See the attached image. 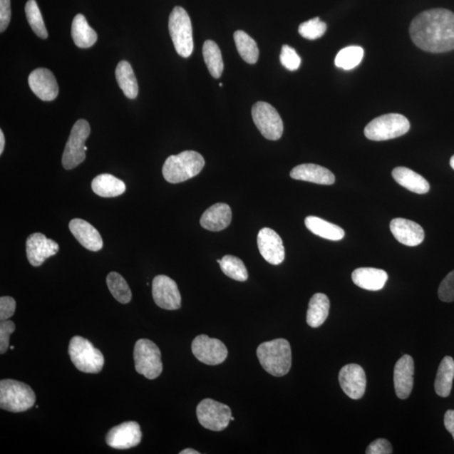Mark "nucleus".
Here are the masks:
<instances>
[{"mask_svg": "<svg viewBox=\"0 0 454 454\" xmlns=\"http://www.w3.org/2000/svg\"><path fill=\"white\" fill-rule=\"evenodd\" d=\"M444 425L454 439V411L448 410L444 416Z\"/></svg>", "mask_w": 454, "mask_h": 454, "instance_id": "nucleus-45", "label": "nucleus"}, {"mask_svg": "<svg viewBox=\"0 0 454 454\" xmlns=\"http://www.w3.org/2000/svg\"><path fill=\"white\" fill-rule=\"evenodd\" d=\"M14 349H15V347H14V346H11V349L13 350Z\"/></svg>", "mask_w": 454, "mask_h": 454, "instance_id": "nucleus-49", "label": "nucleus"}, {"mask_svg": "<svg viewBox=\"0 0 454 454\" xmlns=\"http://www.w3.org/2000/svg\"><path fill=\"white\" fill-rule=\"evenodd\" d=\"M234 41L242 59L247 63L255 64L259 57V50L256 41L243 31H237L234 33Z\"/></svg>", "mask_w": 454, "mask_h": 454, "instance_id": "nucleus-32", "label": "nucleus"}, {"mask_svg": "<svg viewBox=\"0 0 454 454\" xmlns=\"http://www.w3.org/2000/svg\"><path fill=\"white\" fill-rule=\"evenodd\" d=\"M330 301L324 294H315L309 302L306 321L313 329L321 326L329 315Z\"/></svg>", "mask_w": 454, "mask_h": 454, "instance_id": "nucleus-27", "label": "nucleus"}, {"mask_svg": "<svg viewBox=\"0 0 454 454\" xmlns=\"http://www.w3.org/2000/svg\"><path fill=\"white\" fill-rule=\"evenodd\" d=\"M352 279L357 287L371 292H378L385 287L388 274L385 270L359 268L354 271Z\"/></svg>", "mask_w": 454, "mask_h": 454, "instance_id": "nucleus-24", "label": "nucleus"}, {"mask_svg": "<svg viewBox=\"0 0 454 454\" xmlns=\"http://www.w3.org/2000/svg\"><path fill=\"white\" fill-rule=\"evenodd\" d=\"M168 29L177 53L189 58L193 53V29L188 13L184 8L176 6L170 14Z\"/></svg>", "mask_w": 454, "mask_h": 454, "instance_id": "nucleus-6", "label": "nucleus"}, {"mask_svg": "<svg viewBox=\"0 0 454 454\" xmlns=\"http://www.w3.org/2000/svg\"><path fill=\"white\" fill-rule=\"evenodd\" d=\"M36 394L26 383L3 380L0 382V407L11 413H23L36 403Z\"/></svg>", "mask_w": 454, "mask_h": 454, "instance_id": "nucleus-4", "label": "nucleus"}, {"mask_svg": "<svg viewBox=\"0 0 454 454\" xmlns=\"http://www.w3.org/2000/svg\"><path fill=\"white\" fill-rule=\"evenodd\" d=\"M205 165V159L201 154L185 151L167 158L162 167V175L171 184H179L198 175Z\"/></svg>", "mask_w": 454, "mask_h": 454, "instance_id": "nucleus-3", "label": "nucleus"}, {"mask_svg": "<svg viewBox=\"0 0 454 454\" xmlns=\"http://www.w3.org/2000/svg\"><path fill=\"white\" fill-rule=\"evenodd\" d=\"M69 229L79 243L86 249L98 252L102 249L103 239L99 232L82 219H73L69 223Z\"/></svg>", "mask_w": 454, "mask_h": 454, "instance_id": "nucleus-21", "label": "nucleus"}, {"mask_svg": "<svg viewBox=\"0 0 454 454\" xmlns=\"http://www.w3.org/2000/svg\"><path fill=\"white\" fill-rule=\"evenodd\" d=\"M68 353L71 361L79 371L88 373L101 372L105 364L104 355L90 341L75 336L70 341Z\"/></svg>", "mask_w": 454, "mask_h": 454, "instance_id": "nucleus-5", "label": "nucleus"}, {"mask_svg": "<svg viewBox=\"0 0 454 454\" xmlns=\"http://www.w3.org/2000/svg\"><path fill=\"white\" fill-rule=\"evenodd\" d=\"M29 86L41 100L51 101L58 97L59 88L54 74L46 68H37L30 74Z\"/></svg>", "mask_w": 454, "mask_h": 454, "instance_id": "nucleus-18", "label": "nucleus"}, {"mask_svg": "<svg viewBox=\"0 0 454 454\" xmlns=\"http://www.w3.org/2000/svg\"><path fill=\"white\" fill-rule=\"evenodd\" d=\"M364 51L361 46H351L341 49L335 58L336 67L344 70H352L358 67L363 58Z\"/></svg>", "mask_w": 454, "mask_h": 454, "instance_id": "nucleus-36", "label": "nucleus"}, {"mask_svg": "<svg viewBox=\"0 0 454 454\" xmlns=\"http://www.w3.org/2000/svg\"><path fill=\"white\" fill-rule=\"evenodd\" d=\"M142 430L135 421H126L110 430L106 443L111 448L124 450L138 446L142 441Z\"/></svg>", "mask_w": 454, "mask_h": 454, "instance_id": "nucleus-14", "label": "nucleus"}, {"mask_svg": "<svg viewBox=\"0 0 454 454\" xmlns=\"http://www.w3.org/2000/svg\"><path fill=\"white\" fill-rule=\"evenodd\" d=\"M252 116L257 129L266 139L277 140L282 137L283 120L278 111L269 103L257 102L252 108Z\"/></svg>", "mask_w": 454, "mask_h": 454, "instance_id": "nucleus-10", "label": "nucleus"}, {"mask_svg": "<svg viewBox=\"0 0 454 454\" xmlns=\"http://www.w3.org/2000/svg\"><path fill=\"white\" fill-rule=\"evenodd\" d=\"M116 81L128 99L134 100L138 96L139 87L137 78L130 64L121 61L115 69Z\"/></svg>", "mask_w": 454, "mask_h": 454, "instance_id": "nucleus-30", "label": "nucleus"}, {"mask_svg": "<svg viewBox=\"0 0 454 454\" xmlns=\"http://www.w3.org/2000/svg\"><path fill=\"white\" fill-rule=\"evenodd\" d=\"M411 125L406 116L400 114H387L377 117L364 129L368 139L381 142L401 137L409 132Z\"/></svg>", "mask_w": 454, "mask_h": 454, "instance_id": "nucleus-7", "label": "nucleus"}, {"mask_svg": "<svg viewBox=\"0 0 454 454\" xmlns=\"http://www.w3.org/2000/svg\"><path fill=\"white\" fill-rule=\"evenodd\" d=\"M72 36L75 45L79 48H91L98 39L96 32L88 25L86 18L81 14L73 19Z\"/></svg>", "mask_w": 454, "mask_h": 454, "instance_id": "nucleus-28", "label": "nucleus"}, {"mask_svg": "<svg viewBox=\"0 0 454 454\" xmlns=\"http://www.w3.org/2000/svg\"><path fill=\"white\" fill-rule=\"evenodd\" d=\"M92 190L104 198L117 197L125 193L126 187L123 180L109 174L98 175L92 181Z\"/></svg>", "mask_w": 454, "mask_h": 454, "instance_id": "nucleus-26", "label": "nucleus"}, {"mask_svg": "<svg viewBox=\"0 0 454 454\" xmlns=\"http://www.w3.org/2000/svg\"><path fill=\"white\" fill-rule=\"evenodd\" d=\"M196 414L200 424L214 432H222L226 429L232 416L230 407L212 399L200 402Z\"/></svg>", "mask_w": 454, "mask_h": 454, "instance_id": "nucleus-11", "label": "nucleus"}, {"mask_svg": "<svg viewBox=\"0 0 454 454\" xmlns=\"http://www.w3.org/2000/svg\"><path fill=\"white\" fill-rule=\"evenodd\" d=\"M450 166L452 167L453 170H454V155L450 159Z\"/></svg>", "mask_w": 454, "mask_h": 454, "instance_id": "nucleus-48", "label": "nucleus"}, {"mask_svg": "<svg viewBox=\"0 0 454 454\" xmlns=\"http://www.w3.org/2000/svg\"><path fill=\"white\" fill-rule=\"evenodd\" d=\"M4 145H6V139H4L3 130H0V154L4 152Z\"/></svg>", "mask_w": 454, "mask_h": 454, "instance_id": "nucleus-46", "label": "nucleus"}, {"mask_svg": "<svg viewBox=\"0 0 454 454\" xmlns=\"http://www.w3.org/2000/svg\"><path fill=\"white\" fill-rule=\"evenodd\" d=\"M414 44L432 53L454 50V13L446 9H433L421 12L410 26Z\"/></svg>", "mask_w": 454, "mask_h": 454, "instance_id": "nucleus-1", "label": "nucleus"}, {"mask_svg": "<svg viewBox=\"0 0 454 454\" xmlns=\"http://www.w3.org/2000/svg\"><path fill=\"white\" fill-rule=\"evenodd\" d=\"M257 356L265 371L275 377L287 376L292 364V354L287 339L265 341L257 349Z\"/></svg>", "mask_w": 454, "mask_h": 454, "instance_id": "nucleus-2", "label": "nucleus"}, {"mask_svg": "<svg viewBox=\"0 0 454 454\" xmlns=\"http://www.w3.org/2000/svg\"><path fill=\"white\" fill-rule=\"evenodd\" d=\"M294 180L314 182L317 185H331L335 182V176L324 167L312 163L298 165L290 172Z\"/></svg>", "mask_w": 454, "mask_h": 454, "instance_id": "nucleus-23", "label": "nucleus"}, {"mask_svg": "<svg viewBox=\"0 0 454 454\" xmlns=\"http://www.w3.org/2000/svg\"><path fill=\"white\" fill-rule=\"evenodd\" d=\"M257 246L264 259L273 265L282 264L285 257L283 241L277 232L264 227L257 235Z\"/></svg>", "mask_w": 454, "mask_h": 454, "instance_id": "nucleus-17", "label": "nucleus"}, {"mask_svg": "<svg viewBox=\"0 0 454 454\" xmlns=\"http://www.w3.org/2000/svg\"><path fill=\"white\" fill-rule=\"evenodd\" d=\"M326 24L320 20L319 17L302 23L299 26V33L304 38L316 40L320 38L326 31Z\"/></svg>", "mask_w": 454, "mask_h": 454, "instance_id": "nucleus-38", "label": "nucleus"}, {"mask_svg": "<svg viewBox=\"0 0 454 454\" xmlns=\"http://www.w3.org/2000/svg\"><path fill=\"white\" fill-rule=\"evenodd\" d=\"M232 217L230 207L225 203H217L205 210L200 218V225L208 231L220 232L228 227Z\"/></svg>", "mask_w": 454, "mask_h": 454, "instance_id": "nucleus-22", "label": "nucleus"}, {"mask_svg": "<svg viewBox=\"0 0 454 454\" xmlns=\"http://www.w3.org/2000/svg\"><path fill=\"white\" fill-rule=\"evenodd\" d=\"M108 288L112 296L121 304H128L132 301L133 294L128 282L120 274L111 272L106 278Z\"/></svg>", "mask_w": 454, "mask_h": 454, "instance_id": "nucleus-34", "label": "nucleus"}, {"mask_svg": "<svg viewBox=\"0 0 454 454\" xmlns=\"http://www.w3.org/2000/svg\"><path fill=\"white\" fill-rule=\"evenodd\" d=\"M306 227L308 230L318 237L331 241H340L345 236L343 228L336 226L316 217H308L305 220Z\"/></svg>", "mask_w": 454, "mask_h": 454, "instance_id": "nucleus-29", "label": "nucleus"}, {"mask_svg": "<svg viewBox=\"0 0 454 454\" xmlns=\"http://www.w3.org/2000/svg\"><path fill=\"white\" fill-rule=\"evenodd\" d=\"M438 297L443 302L454 301V270L449 273L440 284Z\"/></svg>", "mask_w": 454, "mask_h": 454, "instance_id": "nucleus-40", "label": "nucleus"}, {"mask_svg": "<svg viewBox=\"0 0 454 454\" xmlns=\"http://www.w3.org/2000/svg\"><path fill=\"white\" fill-rule=\"evenodd\" d=\"M203 57L209 72L215 78H221L224 69L222 51L215 41L208 40L203 46Z\"/></svg>", "mask_w": 454, "mask_h": 454, "instance_id": "nucleus-33", "label": "nucleus"}, {"mask_svg": "<svg viewBox=\"0 0 454 454\" xmlns=\"http://www.w3.org/2000/svg\"><path fill=\"white\" fill-rule=\"evenodd\" d=\"M414 360L410 355H404L398 360L394 371L396 394L401 400L407 399L414 385Z\"/></svg>", "mask_w": 454, "mask_h": 454, "instance_id": "nucleus-19", "label": "nucleus"}, {"mask_svg": "<svg viewBox=\"0 0 454 454\" xmlns=\"http://www.w3.org/2000/svg\"><path fill=\"white\" fill-rule=\"evenodd\" d=\"M16 302L11 296L0 298V320L1 321L9 319L15 314Z\"/></svg>", "mask_w": 454, "mask_h": 454, "instance_id": "nucleus-42", "label": "nucleus"}, {"mask_svg": "<svg viewBox=\"0 0 454 454\" xmlns=\"http://www.w3.org/2000/svg\"><path fill=\"white\" fill-rule=\"evenodd\" d=\"M153 297L156 305L165 310L181 307V296L175 280L166 275H158L153 280Z\"/></svg>", "mask_w": 454, "mask_h": 454, "instance_id": "nucleus-13", "label": "nucleus"}, {"mask_svg": "<svg viewBox=\"0 0 454 454\" xmlns=\"http://www.w3.org/2000/svg\"><path fill=\"white\" fill-rule=\"evenodd\" d=\"M280 63L289 71H296L301 66V59L292 46L284 45L281 51Z\"/></svg>", "mask_w": 454, "mask_h": 454, "instance_id": "nucleus-39", "label": "nucleus"}, {"mask_svg": "<svg viewBox=\"0 0 454 454\" xmlns=\"http://www.w3.org/2000/svg\"><path fill=\"white\" fill-rule=\"evenodd\" d=\"M222 272L234 280L244 282L248 279V273L244 263L238 257L227 255L217 260Z\"/></svg>", "mask_w": 454, "mask_h": 454, "instance_id": "nucleus-35", "label": "nucleus"}, {"mask_svg": "<svg viewBox=\"0 0 454 454\" xmlns=\"http://www.w3.org/2000/svg\"><path fill=\"white\" fill-rule=\"evenodd\" d=\"M393 448L391 443L385 438H378L367 448V454H391Z\"/></svg>", "mask_w": 454, "mask_h": 454, "instance_id": "nucleus-43", "label": "nucleus"}, {"mask_svg": "<svg viewBox=\"0 0 454 454\" xmlns=\"http://www.w3.org/2000/svg\"><path fill=\"white\" fill-rule=\"evenodd\" d=\"M16 330V325L11 321H3L0 324V354L6 353L9 346V338Z\"/></svg>", "mask_w": 454, "mask_h": 454, "instance_id": "nucleus-41", "label": "nucleus"}, {"mask_svg": "<svg viewBox=\"0 0 454 454\" xmlns=\"http://www.w3.org/2000/svg\"><path fill=\"white\" fill-rule=\"evenodd\" d=\"M91 134V126L86 120H78L73 126L65 147L62 162L65 170H73L86 160V142Z\"/></svg>", "mask_w": 454, "mask_h": 454, "instance_id": "nucleus-9", "label": "nucleus"}, {"mask_svg": "<svg viewBox=\"0 0 454 454\" xmlns=\"http://www.w3.org/2000/svg\"><path fill=\"white\" fill-rule=\"evenodd\" d=\"M339 378L341 388L346 395L353 400L361 399L366 390L367 380L366 374L360 365H345L340 371Z\"/></svg>", "mask_w": 454, "mask_h": 454, "instance_id": "nucleus-15", "label": "nucleus"}, {"mask_svg": "<svg viewBox=\"0 0 454 454\" xmlns=\"http://www.w3.org/2000/svg\"><path fill=\"white\" fill-rule=\"evenodd\" d=\"M135 371L148 380H155L162 372L160 349L153 341L140 339L134 348Z\"/></svg>", "mask_w": 454, "mask_h": 454, "instance_id": "nucleus-8", "label": "nucleus"}, {"mask_svg": "<svg viewBox=\"0 0 454 454\" xmlns=\"http://www.w3.org/2000/svg\"><path fill=\"white\" fill-rule=\"evenodd\" d=\"M59 245L53 240L48 239L44 234H31L26 240V256L29 263L39 267L51 256L58 254Z\"/></svg>", "mask_w": 454, "mask_h": 454, "instance_id": "nucleus-16", "label": "nucleus"}, {"mask_svg": "<svg viewBox=\"0 0 454 454\" xmlns=\"http://www.w3.org/2000/svg\"><path fill=\"white\" fill-rule=\"evenodd\" d=\"M11 18V0H0V32L7 29Z\"/></svg>", "mask_w": 454, "mask_h": 454, "instance_id": "nucleus-44", "label": "nucleus"}, {"mask_svg": "<svg viewBox=\"0 0 454 454\" xmlns=\"http://www.w3.org/2000/svg\"><path fill=\"white\" fill-rule=\"evenodd\" d=\"M394 180L406 190L413 193L423 195L427 194L430 190L429 182L421 176L418 172L405 167H396L392 172Z\"/></svg>", "mask_w": 454, "mask_h": 454, "instance_id": "nucleus-25", "label": "nucleus"}, {"mask_svg": "<svg viewBox=\"0 0 454 454\" xmlns=\"http://www.w3.org/2000/svg\"><path fill=\"white\" fill-rule=\"evenodd\" d=\"M25 11L28 23L36 35L41 39L48 38V30H46L43 18H42L38 4L36 0H28Z\"/></svg>", "mask_w": 454, "mask_h": 454, "instance_id": "nucleus-37", "label": "nucleus"}, {"mask_svg": "<svg viewBox=\"0 0 454 454\" xmlns=\"http://www.w3.org/2000/svg\"><path fill=\"white\" fill-rule=\"evenodd\" d=\"M391 231L396 239L401 244L416 247L424 241L425 232L419 224L403 218L393 219L390 225Z\"/></svg>", "mask_w": 454, "mask_h": 454, "instance_id": "nucleus-20", "label": "nucleus"}, {"mask_svg": "<svg viewBox=\"0 0 454 454\" xmlns=\"http://www.w3.org/2000/svg\"><path fill=\"white\" fill-rule=\"evenodd\" d=\"M192 353L200 362L218 365L227 359L228 350L222 341L210 339L207 335L196 336L191 345Z\"/></svg>", "mask_w": 454, "mask_h": 454, "instance_id": "nucleus-12", "label": "nucleus"}, {"mask_svg": "<svg viewBox=\"0 0 454 454\" xmlns=\"http://www.w3.org/2000/svg\"><path fill=\"white\" fill-rule=\"evenodd\" d=\"M180 454H200V452L195 450L192 448H186L180 453Z\"/></svg>", "mask_w": 454, "mask_h": 454, "instance_id": "nucleus-47", "label": "nucleus"}, {"mask_svg": "<svg viewBox=\"0 0 454 454\" xmlns=\"http://www.w3.org/2000/svg\"><path fill=\"white\" fill-rule=\"evenodd\" d=\"M454 378V360L446 356L439 365L436 380H435V391L441 397L450 395Z\"/></svg>", "mask_w": 454, "mask_h": 454, "instance_id": "nucleus-31", "label": "nucleus"}]
</instances>
